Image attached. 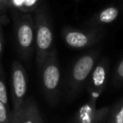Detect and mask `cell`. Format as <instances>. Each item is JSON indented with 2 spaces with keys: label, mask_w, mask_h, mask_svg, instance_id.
I'll return each mask as SVG.
<instances>
[{
  "label": "cell",
  "mask_w": 123,
  "mask_h": 123,
  "mask_svg": "<svg viewBox=\"0 0 123 123\" xmlns=\"http://www.w3.org/2000/svg\"><path fill=\"white\" fill-rule=\"evenodd\" d=\"M8 23L7 14H0V62H2L3 48H4V33L3 27Z\"/></svg>",
  "instance_id": "cell-16"
},
{
  "label": "cell",
  "mask_w": 123,
  "mask_h": 123,
  "mask_svg": "<svg viewBox=\"0 0 123 123\" xmlns=\"http://www.w3.org/2000/svg\"><path fill=\"white\" fill-rule=\"evenodd\" d=\"M40 0H21L19 7L16 11L21 12H35L38 7V3Z\"/></svg>",
  "instance_id": "cell-14"
},
{
  "label": "cell",
  "mask_w": 123,
  "mask_h": 123,
  "mask_svg": "<svg viewBox=\"0 0 123 123\" xmlns=\"http://www.w3.org/2000/svg\"><path fill=\"white\" fill-rule=\"evenodd\" d=\"M16 49L24 61H29L35 50V19L32 12L12 10Z\"/></svg>",
  "instance_id": "cell-2"
},
{
  "label": "cell",
  "mask_w": 123,
  "mask_h": 123,
  "mask_svg": "<svg viewBox=\"0 0 123 123\" xmlns=\"http://www.w3.org/2000/svg\"><path fill=\"white\" fill-rule=\"evenodd\" d=\"M7 3L8 0H0V14H6V12L8 10Z\"/></svg>",
  "instance_id": "cell-18"
},
{
  "label": "cell",
  "mask_w": 123,
  "mask_h": 123,
  "mask_svg": "<svg viewBox=\"0 0 123 123\" xmlns=\"http://www.w3.org/2000/svg\"><path fill=\"white\" fill-rule=\"evenodd\" d=\"M0 123H12V115L10 108L0 101Z\"/></svg>",
  "instance_id": "cell-15"
},
{
  "label": "cell",
  "mask_w": 123,
  "mask_h": 123,
  "mask_svg": "<svg viewBox=\"0 0 123 123\" xmlns=\"http://www.w3.org/2000/svg\"><path fill=\"white\" fill-rule=\"evenodd\" d=\"M21 0H8L7 3V7L8 9H12V10H17V8L19 7Z\"/></svg>",
  "instance_id": "cell-17"
},
{
  "label": "cell",
  "mask_w": 123,
  "mask_h": 123,
  "mask_svg": "<svg viewBox=\"0 0 123 123\" xmlns=\"http://www.w3.org/2000/svg\"><path fill=\"white\" fill-rule=\"evenodd\" d=\"M106 123H123V97L111 107Z\"/></svg>",
  "instance_id": "cell-10"
},
{
  "label": "cell",
  "mask_w": 123,
  "mask_h": 123,
  "mask_svg": "<svg viewBox=\"0 0 123 123\" xmlns=\"http://www.w3.org/2000/svg\"><path fill=\"white\" fill-rule=\"evenodd\" d=\"M27 94V74L25 68L18 61L12 63V100L13 110L12 117L15 116L23 108Z\"/></svg>",
  "instance_id": "cell-5"
},
{
  "label": "cell",
  "mask_w": 123,
  "mask_h": 123,
  "mask_svg": "<svg viewBox=\"0 0 123 123\" xmlns=\"http://www.w3.org/2000/svg\"><path fill=\"white\" fill-rule=\"evenodd\" d=\"M96 101L88 99L82 105L74 116L75 123H106L111 107H96Z\"/></svg>",
  "instance_id": "cell-8"
},
{
  "label": "cell",
  "mask_w": 123,
  "mask_h": 123,
  "mask_svg": "<svg viewBox=\"0 0 123 123\" xmlns=\"http://www.w3.org/2000/svg\"><path fill=\"white\" fill-rule=\"evenodd\" d=\"M99 51L92 50L78 58L68 74L67 90L69 96H76L86 86L89 75L97 62Z\"/></svg>",
  "instance_id": "cell-3"
},
{
  "label": "cell",
  "mask_w": 123,
  "mask_h": 123,
  "mask_svg": "<svg viewBox=\"0 0 123 123\" xmlns=\"http://www.w3.org/2000/svg\"><path fill=\"white\" fill-rule=\"evenodd\" d=\"M62 37L67 46L74 49H83L95 44L101 38L99 30H79L65 26L62 30Z\"/></svg>",
  "instance_id": "cell-7"
},
{
  "label": "cell",
  "mask_w": 123,
  "mask_h": 123,
  "mask_svg": "<svg viewBox=\"0 0 123 123\" xmlns=\"http://www.w3.org/2000/svg\"><path fill=\"white\" fill-rule=\"evenodd\" d=\"M40 73L41 88L47 101L54 105L56 104L61 86V70L58 62L57 51L54 48L47 56L42 65L38 68Z\"/></svg>",
  "instance_id": "cell-4"
},
{
  "label": "cell",
  "mask_w": 123,
  "mask_h": 123,
  "mask_svg": "<svg viewBox=\"0 0 123 123\" xmlns=\"http://www.w3.org/2000/svg\"><path fill=\"white\" fill-rule=\"evenodd\" d=\"M12 123H43L40 112L33 99H27L22 110L12 117Z\"/></svg>",
  "instance_id": "cell-9"
},
{
  "label": "cell",
  "mask_w": 123,
  "mask_h": 123,
  "mask_svg": "<svg viewBox=\"0 0 123 123\" xmlns=\"http://www.w3.org/2000/svg\"><path fill=\"white\" fill-rule=\"evenodd\" d=\"M35 19V49L36 62L39 68L50 52L54 49V36L50 16L44 4L37 7L34 14Z\"/></svg>",
  "instance_id": "cell-1"
},
{
  "label": "cell",
  "mask_w": 123,
  "mask_h": 123,
  "mask_svg": "<svg viewBox=\"0 0 123 123\" xmlns=\"http://www.w3.org/2000/svg\"><path fill=\"white\" fill-rule=\"evenodd\" d=\"M112 85L114 87H119L123 86V58L117 62L113 76H112Z\"/></svg>",
  "instance_id": "cell-13"
},
{
  "label": "cell",
  "mask_w": 123,
  "mask_h": 123,
  "mask_svg": "<svg viewBox=\"0 0 123 123\" xmlns=\"http://www.w3.org/2000/svg\"><path fill=\"white\" fill-rule=\"evenodd\" d=\"M0 101L9 107V97H8V91H7V86L5 83V74H4L2 62H0Z\"/></svg>",
  "instance_id": "cell-12"
},
{
  "label": "cell",
  "mask_w": 123,
  "mask_h": 123,
  "mask_svg": "<svg viewBox=\"0 0 123 123\" xmlns=\"http://www.w3.org/2000/svg\"><path fill=\"white\" fill-rule=\"evenodd\" d=\"M109 70L110 62L107 58L101 59L94 65L86 85L90 100L97 102V99L104 91L108 82Z\"/></svg>",
  "instance_id": "cell-6"
},
{
  "label": "cell",
  "mask_w": 123,
  "mask_h": 123,
  "mask_svg": "<svg viewBox=\"0 0 123 123\" xmlns=\"http://www.w3.org/2000/svg\"><path fill=\"white\" fill-rule=\"evenodd\" d=\"M118 15V10L114 7H109L101 11L98 15L92 20L93 24H108L115 20Z\"/></svg>",
  "instance_id": "cell-11"
}]
</instances>
